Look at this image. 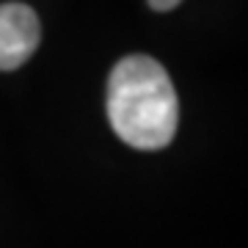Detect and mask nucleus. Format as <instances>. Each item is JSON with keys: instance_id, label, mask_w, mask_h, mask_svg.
<instances>
[{"instance_id": "1", "label": "nucleus", "mask_w": 248, "mask_h": 248, "mask_svg": "<svg viewBox=\"0 0 248 248\" xmlns=\"http://www.w3.org/2000/svg\"><path fill=\"white\" fill-rule=\"evenodd\" d=\"M108 119L127 146L157 152L177 135L179 102L169 72L149 55H127L108 78Z\"/></svg>"}, {"instance_id": "2", "label": "nucleus", "mask_w": 248, "mask_h": 248, "mask_svg": "<svg viewBox=\"0 0 248 248\" xmlns=\"http://www.w3.org/2000/svg\"><path fill=\"white\" fill-rule=\"evenodd\" d=\"M42 42V25L36 11L25 3L0 6V72L19 69Z\"/></svg>"}, {"instance_id": "3", "label": "nucleus", "mask_w": 248, "mask_h": 248, "mask_svg": "<svg viewBox=\"0 0 248 248\" xmlns=\"http://www.w3.org/2000/svg\"><path fill=\"white\" fill-rule=\"evenodd\" d=\"M146 3H149L155 11H171V9H177L182 0H146Z\"/></svg>"}]
</instances>
